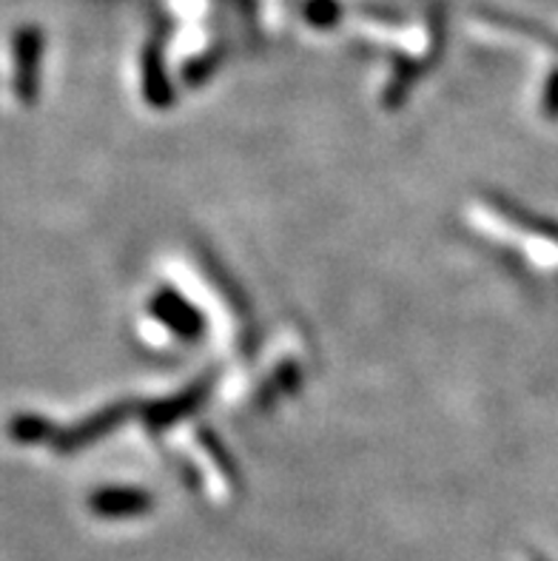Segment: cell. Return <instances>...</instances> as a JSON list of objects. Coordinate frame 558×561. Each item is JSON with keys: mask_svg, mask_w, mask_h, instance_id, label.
I'll use <instances>...</instances> for the list:
<instances>
[{"mask_svg": "<svg viewBox=\"0 0 558 561\" xmlns=\"http://www.w3.org/2000/svg\"><path fill=\"white\" fill-rule=\"evenodd\" d=\"M545 114L547 117H558V71L556 75H550V80H547Z\"/></svg>", "mask_w": 558, "mask_h": 561, "instance_id": "4", "label": "cell"}, {"mask_svg": "<svg viewBox=\"0 0 558 561\" xmlns=\"http://www.w3.org/2000/svg\"><path fill=\"white\" fill-rule=\"evenodd\" d=\"M305 14H308L311 23H317V26H331V23L337 21L340 9H337L333 0H311V3L305 7Z\"/></svg>", "mask_w": 558, "mask_h": 561, "instance_id": "3", "label": "cell"}, {"mask_svg": "<svg viewBox=\"0 0 558 561\" xmlns=\"http://www.w3.org/2000/svg\"><path fill=\"white\" fill-rule=\"evenodd\" d=\"M41 51H43V37L35 26L21 28L14 35V64H18V92L32 94L37 83V66H41Z\"/></svg>", "mask_w": 558, "mask_h": 561, "instance_id": "1", "label": "cell"}, {"mask_svg": "<svg viewBox=\"0 0 558 561\" xmlns=\"http://www.w3.org/2000/svg\"><path fill=\"white\" fill-rule=\"evenodd\" d=\"M149 507V502H143L140 493H128V491H109L98 493L94 496V511L106 513V516H114V513H135Z\"/></svg>", "mask_w": 558, "mask_h": 561, "instance_id": "2", "label": "cell"}]
</instances>
